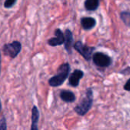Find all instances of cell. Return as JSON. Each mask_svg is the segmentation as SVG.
Masks as SVG:
<instances>
[{"label": "cell", "instance_id": "obj_1", "mask_svg": "<svg viewBox=\"0 0 130 130\" xmlns=\"http://www.w3.org/2000/svg\"><path fill=\"white\" fill-rule=\"evenodd\" d=\"M70 69V66L68 62L61 65L58 69L57 74L50 78L49 85L52 87H59L62 85L69 75Z\"/></svg>", "mask_w": 130, "mask_h": 130}, {"label": "cell", "instance_id": "obj_2", "mask_svg": "<svg viewBox=\"0 0 130 130\" xmlns=\"http://www.w3.org/2000/svg\"><path fill=\"white\" fill-rule=\"evenodd\" d=\"M93 91L91 88H89L86 90V94L82 98V101L74 108L75 111L79 116L85 115L91 108L93 104Z\"/></svg>", "mask_w": 130, "mask_h": 130}, {"label": "cell", "instance_id": "obj_3", "mask_svg": "<svg viewBox=\"0 0 130 130\" xmlns=\"http://www.w3.org/2000/svg\"><path fill=\"white\" fill-rule=\"evenodd\" d=\"M21 44L18 41H13L11 43H7L3 46L2 51L5 56L11 58H15L21 52Z\"/></svg>", "mask_w": 130, "mask_h": 130}, {"label": "cell", "instance_id": "obj_4", "mask_svg": "<svg viewBox=\"0 0 130 130\" xmlns=\"http://www.w3.org/2000/svg\"><path fill=\"white\" fill-rule=\"evenodd\" d=\"M93 62L96 66L101 67V68H105L111 65L112 59L109 56L103 53L98 52V53H96L93 56Z\"/></svg>", "mask_w": 130, "mask_h": 130}, {"label": "cell", "instance_id": "obj_5", "mask_svg": "<svg viewBox=\"0 0 130 130\" xmlns=\"http://www.w3.org/2000/svg\"><path fill=\"white\" fill-rule=\"evenodd\" d=\"M74 48L86 59L90 60L91 58V55L94 50V47L88 46L87 45H85L82 43V41H77L75 45Z\"/></svg>", "mask_w": 130, "mask_h": 130}, {"label": "cell", "instance_id": "obj_6", "mask_svg": "<svg viewBox=\"0 0 130 130\" xmlns=\"http://www.w3.org/2000/svg\"><path fill=\"white\" fill-rule=\"evenodd\" d=\"M56 37H53L48 40V44L52 46H57L63 44L65 43V35L60 29H56L55 30Z\"/></svg>", "mask_w": 130, "mask_h": 130}, {"label": "cell", "instance_id": "obj_7", "mask_svg": "<svg viewBox=\"0 0 130 130\" xmlns=\"http://www.w3.org/2000/svg\"><path fill=\"white\" fill-rule=\"evenodd\" d=\"M83 76H84V72L82 70L75 69L69 76V85L72 87H78L79 85V82L83 78Z\"/></svg>", "mask_w": 130, "mask_h": 130}, {"label": "cell", "instance_id": "obj_8", "mask_svg": "<svg viewBox=\"0 0 130 130\" xmlns=\"http://www.w3.org/2000/svg\"><path fill=\"white\" fill-rule=\"evenodd\" d=\"M65 49L70 54L72 53V47L73 45V36L70 30L67 29L65 33Z\"/></svg>", "mask_w": 130, "mask_h": 130}, {"label": "cell", "instance_id": "obj_9", "mask_svg": "<svg viewBox=\"0 0 130 130\" xmlns=\"http://www.w3.org/2000/svg\"><path fill=\"white\" fill-rule=\"evenodd\" d=\"M61 99L66 102V103H72L75 101L76 99V97L75 95V94L70 91H68V90H62L60 92V94H59Z\"/></svg>", "mask_w": 130, "mask_h": 130}, {"label": "cell", "instance_id": "obj_10", "mask_svg": "<svg viewBox=\"0 0 130 130\" xmlns=\"http://www.w3.org/2000/svg\"><path fill=\"white\" fill-rule=\"evenodd\" d=\"M82 26L85 30H91L96 25V21L94 18L91 17H86L83 18L81 21Z\"/></svg>", "mask_w": 130, "mask_h": 130}, {"label": "cell", "instance_id": "obj_11", "mask_svg": "<svg viewBox=\"0 0 130 130\" xmlns=\"http://www.w3.org/2000/svg\"><path fill=\"white\" fill-rule=\"evenodd\" d=\"M40 117V113L38 111V109L36 106H34L32 108V115H31V121H32V126H31V129L37 130V123L39 120Z\"/></svg>", "mask_w": 130, "mask_h": 130}, {"label": "cell", "instance_id": "obj_12", "mask_svg": "<svg viewBox=\"0 0 130 130\" xmlns=\"http://www.w3.org/2000/svg\"><path fill=\"white\" fill-rule=\"evenodd\" d=\"M100 0H85V7L88 11H95L99 7Z\"/></svg>", "mask_w": 130, "mask_h": 130}, {"label": "cell", "instance_id": "obj_13", "mask_svg": "<svg viewBox=\"0 0 130 130\" xmlns=\"http://www.w3.org/2000/svg\"><path fill=\"white\" fill-rule=\"evenodd\" d=\"M121 18L126 25L130 26V12L123 11L121 13Z\"/></svg>", "mask_w": 130, "mask_h": 130}, {"label": "cell", "instance_id": "obj_14", "mask_svg": "<svg viewBox=\"0 0 130 130\" xmlns=\"http://www.w3.org/2000/svg\"><path fill=\"white\" fill-rule=\"evenodd\" d=\"M16 1L17 0H5L4 3V7L5 8H10L15 4Z\"/></svg>", "mask_w": 130, "mask_h": 130}, {"label": "cell", "instance_id": "obj_15", "mask_svg": "<svg viewBox=\"0 0 130 130\" xmlns=\"http://www.w3.org/2000/svg\"><path fill=\"white\" fill-rule=\"evenodd\" d=\"M124 89H125L126 91H130V78L126 82V83L125 84V85H124Z\"/></svg>", "mask_w": 130, "mask_h": 130}]
</instances>
